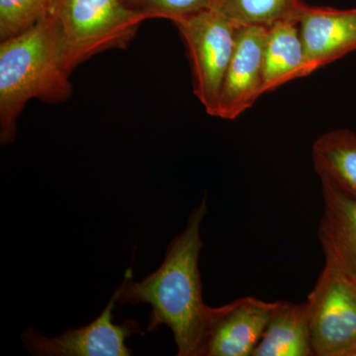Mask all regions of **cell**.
I'll return each instance as SVG.
<instances>
[{"instance_id": "obj_1", "label": "cell", "mask_w": 356, "mask_h": 356, "mask_svg": "<svg viewBox=\"0 0 356 356\" xmlns=\"http://www.w3.org/2000/svg\"><path fill=\"white\" fill-rule=\"evenodd\" d=\"M207 211L204 197L192 211L186 228L168 245L161 266L139 282L134 280L131 266L114 291L118 305H151L147 331L170 327L179 356H197L210 310L203 301L198 264L203 248L201 225Z\"/></svg>"}, {"instance_id": "obj_2", "label": "cell", "mask_w": 356, "mask_h": 356, "mask_svg": "<svg viewBox=\"0 0 356 356\" xmlns=\"http://www.w3.org/2000/svg\"><path fill=\"white\" fill-rule=\"evenodd\" d=\"M55 14L36 27L0 43V140L13 142L28 102H67L72 92Z\"/></svg>"}, {"instance_id": "obj_3", "label": "cell", "mask_w": 356, "mask_h": 356, "mask_svg": "<svg viewBox=\"0 0 356 356\" xmlns=\"http://www.w3.org/2000/svg\"><path fill=\"white\" fill-rule=\"evenodd\" d=\"M55 16L70 72L102 51L127 48L146 20L123 0H56Z\"/></svg>"}, {"instance_id": "obj_4", "label": "cell", "mask_w": 356, "mask_h": 356, "mask_svg": "<svg viewBox=\"0 0 356 356\" xmlns=\"http://www.w3.org/2000/svg\"><path fill=\"white\" fill-rule=\"evenodd\" d=\"M191 58L194 95L216 114L225 76L233 57L238 26L213 8L175 21Z\"/></svg>"}, {"instance_id": "obj_5", "label": "cell", "mask_w": 356, "mask_h": 356, "mask_svg": "<svg viewBox=\"0 0 356 356\" xmlns=\"http://www.w3.org/2000/svg\"><path fill=\"white\" fill-rule=\"evenodd\" d=\"M312 346L315 356H341L356 343V282L325 261L308 300Z\"/></svg>"}, {"instance_id": "obj_6", "label": "cell", "mask_w": 356, "mask_h": 356, "mask_svg": "<svg viewBox=\"0 0 356 356\" xmlns=\"http://www.w3.org/2000/svg\"><path fill=\"white\" fill-rule=\"evenodd\" d=\"M276 304L248 296L210 307L197 356H252Z\"/></svg>"}, {"instance_id": "obj_7", "label": "cell", "mask_w": 356, "mask_h": 356, "mask_svg": "<svg viewBox=\"0 0 356 356\" xmlns=\"http://www.w3.org/2000/svg\"><path fill=\"white\" fill-rule=\"evenodd\" d=\"M115 295L110 299L102 315L92 323L79 329H70L56 337L43 336L29 327L23 332V343L31 355L36 356H129L132 350L126 341L140 334L139 323L125 320L113 323Z\"/></svg>"}, {"instance_id": "obj_8", "label": "cell", "mask_w": 356, "mask_h": 356, "mask_svg": "<svg viewBox=\"0 0 356 356\" xmlns=\"http://www.w3.org/2000/svg\"><path fill=\"white\" fill-rule=\"evenodd\" d=\"M267 28L238 27L236 43L218 102L215 117L236 120L264 92V51Z\"/></svg>"}, {"instance_id": "obj_9", "label": "cell", "mask_w": 356, "mask_h": 356, "mask_svg": "<svg viewBox=\"0 0 356 356\" xmlns=\"http://www.w3.org/2000/svg\"><path fill=\"white\" fill-rule=\"evenodd\" d=\"M298 26L312 74L356 51V8L306 6Z\"/></svg>"}, {"instance_id": "obj_10", "label": "cell", "mask_w": 356, "mask_h": 356, "mask_svg": "<svg viewBox=\"0 0 356 356\" xmlns=\"http://www.w3.org/2000/svg\"><path fill=\"white\" fill-rule=\"evenodd\" d=\"M298 21H282L267 28L264 51V92L293 79L310 76Z\"/></svg>"}, {"instance_id": "obj_11", "label": "cell", "mask_w": 356, "mask_h": 356, "mask_svg": "<svg viewBox=\"0 0 356 356\" xmlns=\"http://www.w3.org/2000/svg\"><path fill=\"white\" fill-rule=\"evenodd\" d=\"M313 355L306 302L294 304L277 301L252 356Z\"/></svg>"}, {"instance_id": "obj_12", "label": "cell", "mask_w": 356, "mask_h": 356, "mask_svg": "<svg viewBox=\"0 0 356 356\" xmlns=\"http://www.w3.org/2000/svg\"><path fill=\"white\" fill-rule=\"evenodd\" d=\"M312 158L320 179L356 196L355 133L339 129L324 134L314 143Z\"/></svg>"}, {"instance_id": "obj_13", "label": "cell", "mask_w": 356, "mask_h": 356, "mask_svg": "<svg viewBox=\"0 0 356 356\" xmlns=\"http://www.w3.org/2000/svg\"><path fill=\"white\" fill-rule=\"evenodd\" d=\"M306 6L302 0H214L211 8L238 27L268 28L282 21H298Z\"/></svg>"}, {"instance_id": "obj_14", "label": "cell", "mask_w": 356, "mask_h": 356, "mask_svg": "<svg viewBox=\"0 0 356 356\" xmlns=\"http://www.w3.org/2000/svg\"><path fill=\"white\" fill-rule=\"evenodd\" d=\"M321 182L325 211L318 232L356 257V196L327 180Z\"/></svg>"}, {"instance_id": "obj_15", "label": "cell", "mask_w": 356, "mask_h": 356, "mask_svg": "<svg viewBox=\"0 0 356 356\" xmlns=\"http://www.w3.org/2000/svg\"><path fill=\"white\" fill-rule=\"evenodd\" d=\"M56 0H0V41L24 34L55 14Z\"/></svg>"}, {"instance_id": "obj_16", "label": "cell", "mask_w": 356, "mask_h": 356, "mask_svg": "<svg viewBox=\"0 0 356 356\" xmlns=\"http://www.w3.org/2000/svg\"><path fill=\"white\" fill-rule=\"evenodd\" d=\"M136 13L145 19L163 18L172 22L211 8L214 0H123Z\"/></svg>"}, {"instance_id": "obj_17", "label": "cell", "mask_w": 356, "mask_h": 356, "mask_svg": "<svg viewBox=\"0 0 356 356\" xmlns=\"http://www.w3.org/2000/svg\"><path fill=\"white\" fill-rule=\"evenodd\" d=\"M321 245L324 252L325 261L334 264L348 274L356 282V257L341 245H337L329 236L318 232Z\"/></svg>"}, {"instance_id": "obj_18", "label": "cell", "mask_w": 356, "mask_h": 356, "mask_svg": "<svg viewBox=\"0 0 356 356\" xmlns=\"http://www.w3.org/2000/svg\"><path fill=\"white\" fill-rule=\"evenodd\" d=\"M341 356H356V343L346 348Z\"/></svg>"}]
</instances>
